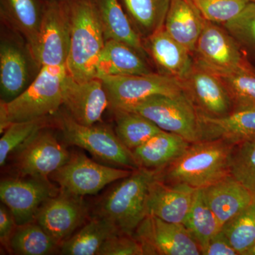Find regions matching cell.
<instances>
[{
  "instance_id": "1",
  "label": "cell",
  "mask_w": 255,
  "mask_h": 255,
  "mask_svg": "<svg viewBox=\"0 0 255 255\" xmlns=\"http://www.w3.org/2000/svg\"><path fill=\"white\" fill-rule=\"evenodd\" d=\"M235 145L224 140L192 142L173 162L155 170V177L167 184L204 189L231 174Z\"/></svg>"
},
{
  "instance_id": "2",
  "label": "cell",
  "mask_w": 255,
  "mask_h": 255,
  "mask_svg": "<svg viewBox=\"0 0 255 255\" xmlns=\"http://www.w3.org/2000/svg\"><path fill=\"white\" fill-rule=\"evenodd\" d=\"M70 45L66 68L78 82L97 76V65L106 39L95 0H74L68 6Z\"/></svg>"
},
{
  "instance_id": "3",
  "label": "cell",
  "mask_w": 255,
  "mask_h": 255,
  "mask_svg": "<svg viewBox=\"0 0 255 255\" xmlns=\"http://www.w3.org/2000/svg\"><path fill=\"white\" fill-rule=\"evenodd\" d=\"M66 66L41 67L35 80L16 98L0 104V132L10 124L44 118L63 105V82Z\"/></svg>"
},
{
  "instance_id": "4",
  "label": "cell",
  "mask_w": 255,
  "mask_h": 255,
  "mask_svg": "<svg viewBox=\"0 0 255 255\" xmlns=\"http://www.w3.org/2000/svg\"><path fill=\"white\" fill-rule=\"evenodd\" d=\"M155 171L140 167L122 179L102 201L99 216L112 221L121 233L133 234L147 216V199Z\"/></svg>"
},
{
  "instance_id": "5",
  "label": "cell",
  "mask_w": 255,
  "mask_h": 255,
  "mask_svg": "<svg viewBox=\"0 0 255 255\" xmlns=\"http://www.w3.org/2000/svg\"><path fill=\"white\" fill-rule=\"evenodd\" d=\"M60 128L65 141L88 151L96 158L121 168H140L131 150L128 149L116 132L107 126H84L68 112L60 115Z\"/></svg>"
},
{
  "instance_id": "6",
  "label": "cell",
  "mask_w": 255,
  "mask_h": 255,
  "mask_svg": "<svg viewBox=\"0 0 255 255\" xmlns=\"http://www.w3.org/2000/svg\"><path fill=\"white\" fill-rule=\"evenodd\" d=\"M123 110L140 114L162 130L180 135L191 143L199 140L197 109L185 92L152 96Z\"/></svg>"
},
{
  "instance_id": "7",
  "label": "cell",
  "mask_w": 255,
  "mask_h": 255,
  "mask_svg": "<svg viewBox=\"0 0 255 255\" xmlns=\"http://www.w3.org/2000/svg\"><path fill=\"white\" fill-rule=\"evenodd\" d=\"M132 171L104 165L82 152H75L49 179L57 183L60 190L82 197L97 194L108 184L128 177Z\"/></svg>"
},
{
  "instance_id": "8",
  "label": "cell",
  "mask_w": 255,
  "mask_h": 255,
  "mask_svg": "<svg viewBox=\"0 0 255 255\" xmlns=\"http://www.w3.org/2000/svg\"><path fill=\"white\" fill-rule=\"evenodd\" d=\"M97 78L103 82L112 110H127L152 96L184 92L182 82L161 73Z\"/></svg>"
},
{
  "instance_id": "9",
  "label": "cell",
  "mask_w": 255,
  "mask_h": 255,
  "mask_svg": "<svg viewBox=\"0 0 255 255\" xmlns=\"http://www.w3.org/2000/svg\"><path fill=\"white\" fill-rule=\"evenodd\" d=\"M132 236L145 255H200L201 248L185 226L147 215Z\"/></svg>"
},
{
  "instance_id": "10",
  "label": "cell",
  "mask_w": 255,
  "mask_h": 255,
  "mask_svg": "<svg viewBox=\"0 0 255 255\" xmlns=\"http://www.w3.org/2000/svg\"><path fill=\"white\" fill-rule=\"evenodd\" d=\"M70 45L68 7L54 1L48 5L42 15L38 40L32 54L41 67L66 66Z\"/></svg>"
},
{
  "instance_id": "11",
  "label": "cell",
  "mask_w": 255,
  "mask_h": 255,
  "mask_svg": "<svg viewBox=\"0 0 255 255\" xmlns=\"http://www.w3.org/2000/svg\"><path fill=\"white\" fill-rule=\"evenodd\" d=\"M70 155L53 132L42 128L18 150L15 166L22 177L49 180Z\"/></svg>"
},
{
  "instance_id": "12",
  "label": "cell",
  "mask_w": 255,
  "mask_h": 255,
  "mask_svg": "<svg viewBox=\"0 0 255 255\" xmlns=\"http://www.w3.org/2000/svg\"><path fill=\"white\" fill-rule=\"evenodd\" d=\"M194 54L196 64L216 74L248 65L236 38L216 23L205 20Z\"/></svg>"
},
{
  "instance_id": "13",
  "label": "cell",
  "mask_w": 255,
  "mask_h": 255,
  "mask_svg": "<svg viewBox=\"0 0 255 255\" xmlns=\"http://www.w3.org/2000/svg\"><path fill=\"white\" fill-rule=\"evenodd\" d=\"M87 215L82 196L60 190L42 204L34 221L60 245L83 224Z\"/></svg>"
},
{
  "instance_id": "14",
  "label": "cell",
  "mask_w": 255,
  "mask_h": 255,
  "mask_svg": "<svg viewBox=\"0 0 255 255\" xmlns=\"http://www.w3.org/2000/svg\"><path fill=\"white\" fill-rule=\"evenodd\" d=\"M58 193L49 180L36 178H8L0 183V199L17 225L34 221L42 204Z\"/></svg>"
},
{
  "instance_id": "15",
  "label": "cell",
  "mask_w": 255,
  "mask_h": 255,
  "mask_svg": "<svg viewBox=\"0 0 255 255\" xmlns=\"http://www.w3.org/2000/svg\"><path fill=\"white\" fill-rule=\"evenodd\" d=\"M63 105L78 123L95 125L109 107L108 96L101 79L78 82L67 74L63 82Z\"/></svg>"
},
{
  "instance_id": "16",
  "label": "cell",
  "mask_w": 255,
  "mask_h": 255,
  "mask_svg": "<svg viewBox=\"0 0 255 255\" xmlns=\"http://www.w3.org/2000/svg\"><path fill=\"white\" fill-rule=\"evenodd\" d=\"M182 85L198 111L211 117L227 115L233 110L227 90L217 75L194 64Z\"/></svg>"
},
{
  "instance_id": "17",
  "label": "cell",
  "mask_w": 255,
  "mask_h": 255,
  "mask_svg": "<svg viewBox=\"0 0 255 255\" xmlns=\"http://www.w3.org/2000/svg\"><path fill=\"white\" fill-rule=\"evenodd\" d=\"M198 141L224 140L236 145L255 140V108L233 110L220 117H211L198 111Z\"/></svg>"
},
{
  "instance_id": "18",
  "label": "cell",
  "mask_w": 255,
  "mask_h": 255,
  "mask_svg": "<svg viewBox=\"0 0 255 255\" xmlns=\"http://www.w3.org/2000/svg\"><path fill=\"white\" fill-rule=\"evenodd\" d=\"M196 191L188 186L167 184L155 177L149 187L147 214L167 222L183 224Z\"/></svg>"
},
{
  "instance_id": "19",
  "label": "cell",
  "mask_w": 255,
  "mask_h": 255,
  "mask_svg": "<svg viewBox=\"0 0 255 255\" xmlns=\"http://www.w3.org/2000/svg\"><path fill=\"white\" fill-rule=\"evenodd\" d=\"M146 47L161 74L182 82L194 68L192 53L169 36L164 27L147 38Z\"/></svg>"
},
{
  "instance_id": "20",
  "label": "cell",
  "mask_w": 255,
  "mask_h": 255,
  "mask_svg": "<svg viewBox=\"0 0 255 255\" xmlns=\"http://www.w3.org/2000/svg\"><path fill=\"white\" fill-rule=\"evenodd\" d=\"M202 191L222 228L249 205L255 196L231 174Z\"/></svg>"
},
{
  "instance_id": "21",
  "label": "cell",
  "mask_w": 255,
  "mask_h": 255,
  "mask_svg": "<svg viewBox=\"0 0 255 255\" xmlns=\"http://www.w3.org/2000/svg\"><path fill=\"white\" fill-rule=\"evenodd\" d=\"M205 20L191 0H171L164 28L193 54Z\"/></svg>"
},
{
  "instance_id": "22",
  "label": "cell",
  "mask_w": 255,
  "mask_h": 255,
  "mask_svg": "<svg viewBox=\"0 0 255 255\" xmlns=\"http://www.w3.org/2000/svg\"><path fill=\"white\" fill-rule=\"evenodd\" d=\"M190 145L180 135L162 130L132 152L139 167L159 170L175 160Z\"/></svg>"
},
{
  "instance_id": "23",
  "label": "cell",
  "mask_w": 255,
  "mask_h": 255,
  "mask_svg": "<svg viewBox=\"0 0 255 255\" xmlns=\"http://www.w3.org/2000/svg\"><path fill=\"white\" fill-rule=\"evenodd\" d=\"M96 70V78L152 73L136 50L126 43L112 39L106 41Z\"/></svg>"
},
{
  "instance_id": "24",
  "label": "cell",
  "mask_w": 255,
  "mask_h": 255,
  "mask_svg": "<svg viewBox=\"0 0 255 255\" xmlns=\"http://www.w3.org/2000/svg\"><path fill=\"white\" fill-rule=\"evenodd\" d=\"M106 41L115 40L131 47L142 57L145 49L138 33L124 12L119 0H95Z\"/></svg>"
},
{
  "instance_id": "25",
  "label": "cell",
  "mask_w": 255,
  "mask_h": 255,
  "mask_svg": "<svg viewBox=\"0 0 255 255\" xmlns=\"http://www.w3.org/2000/svg\"><path fill=\"white\" fill-rule=\"evenodd\" d=\"M28 65L26 58L17 46L2 43L0 48L1 101L9 102L26 89Z\"/></svg>"
},
{
  "instance_id": "26",
  "label": "cell",
  "mask_w": 255,
  "mask_h": 255,
  "mask_svg": "<svg viewBox=\"0 0 255 255\" xmlns=\"http://www.w3.org/2000/svg\"><path fill=\"white\" fill-rule=\"evenodd\" d=\"M118 233L121 232L112 221L97 215L60 245V254L97 255L103 243Z\"/></svg>"
},
{
  "instance_id": "27",
  "label": "cell",
  "mask_w": 255,
  "mask_h": 255,
  "mask_svg": "<svg viewBox=\"0 0 255 255\" xmlns=\"http://www.w3.org/2000/svg\"><path fill=\"white\" fill-rule=\"evenodd\" d=\"M60 245L36 221L17 225L9 243V253L47 255L59 252Z\"/></svg>"
},
{
  "instance_id": "28",
  "label": "cell",
  "mask_w": 255,
  "mask_h": 255,
  "mask_svg": "<svg viewBox=\"0 0 255 255\" xmlns=\"http://www.w3.org/2000/svg\"><path fill=\"white\" fill-rule=\"evenodd\" d=\"M1 14L26 38L32 51L38 40L42 18L36 0H1Z\"/></svg>"
},
{
  "instance_id": "29",
  "label": "cell",
  "mask_w": 255,
  "mask_h": 255,
  "mask_svg": "<svg viewBox=\"0 0 255 255\" xmlns=\"http://www.w3.org/2000/svg\"><path fill=\"white\" fill-rule=\"evenodd\" d=\"M112 111L115 117L116 133L130 150H135L162 130L140 114L123 110Z\"/></svg>"
},
{
  "instance_id": "30",
  "label": "cell",
  "mask_w": 255,
  "mask_h": 255,
  "mask_svg": "<svg viewBox=\"0 0 255 255\" xmlns=\"http://www.w3.org/2000/svg\"><path fill=\"white\" fill-rule=\"evenodd\" d=\"M128 14L142 36L164 27L171 0H122Z\"/></svg>"
},
{
  "instance_id": "31",
  "label": "cell",
  "mask_w": 255,
  "mask_h": 255,
  "mask_svg": "<svg viewBox=\"0 0 255 255\" xmlns=\"http://www.w3.org/2000/svg\"><path fill=\"white\" fill-rule=\"evenodd\" d=\"M183 225L197 242L201 252L210 240L222 230L217 218L206 203L202 189H196L192 205Z\"/></svg>"
},
{
  "instance_id": "32",
  "label": "cell",
  "mask_w": 255,
  "mask_h": 255,
  "mask_svg": "<svg viewBox=\"0 0 255 255\" xmlns=\"http://www.w3.org/2000/svg\"><path fill=\"white\" fill-rule=\"evenodd\" d=\"M216 75L227 90L233 110L255 108V72L248 64L233 71Z\"/></svg>"
},
{
  "instance_id": "33",
  "label": "cell",
  "mask_w": 255,
  "mask_h": 255,
  "mask_svg": "<svg viewBox=\"0 0 255 255\" xmlns=\"http://www.w3.org/2000/svg\"><path fill=\"white\" fill-rule=\"evenodd\" d=\"M221 231L238 255H246L255 239V196L251 204L225 225Z\"/></svg>"
},
{
  "instance_id": "34",
  "label": "cell",
  "mask_w": 255,
  "mask_h": 255,
  "mask_svg": "<svg viewBox=\"0 0 255 255\" xmlns=\"http://www.w3.org/2000/svg\"><path fill=\"white\" fill-rule=\"evenodd\" d=\"M43 118L15 122L10 124L0 139V165L3 167L6 159L14 151L18 150L44 127Z\"/></svg>"
},
{
  "instance_id": "35",
  "label": "cell",
  "mask_w": 255,
  "mask_h": 255,
  "mask_svg": "<svg viewBox=\"0 0 255 255\" xmlns=\"http://www.w3.org/2000/svg\"><path fill=\"white\" fill-rule=\"evenodd\" d=\"M231 175L255 195V140L235 145L231 157Z\"/></svg>"
},
{
  "instance_id": "36",
  "label": "cell",
  "mask_w": 255,
  "mask_h": 255,
  "mask_svg": "<svg viewBox=\"0 0 255 255\" xmlns=\"http://www.w3.org/2000/svg\"><path fill=\"white\" fill-rule=\"evenodd\" d=\"M207 21L228 22L255 0H191Z\"/></svg>"
},
{
  "instance_id": "37",
  "label": "cell",
  "mask_w": 255,
  "mask_h": 255,
  "mask_svg": "<svg viewBox=\"0 0 255 255\" xmlns=\"http://www.w3.org/2000/svg\"><path fill=\"white\" fill-rule=\"evenodd\" d=\"M236 39L255 46V1H251L236 17L224 23Z\"/></svg>"
},
{
  "instance_id": "38",
  "label": "cell",
  "mask_w": 255,
  "mask_h": 255,
  "mask_svg": "<svg viewBox=\"0 0 255 255\" xmlns=\"http://www.w3.org/2000/svg\"><path fill=\"white\" fill-rule=\"evenodd\" d=\"M97 255H145V253L132 235L118 233L103 243Z\"/></svg>"
},
{
  "instance_id": "39",
  "label": "cell",
  "mask_w": 255,
  "mask_h": 255,
  "mask_svg": "<svg viewBox=\"0 0 255 255\" xmlns=\"http://www.w3.org/2000/svg\"><path fill=\"white\" fill-rule=\"evenodd\" d=\"M17 223L14 216L4 204L0 206V241L1 246L9 253V243Z\"/></svg>"
},
{
  "instance_id": "40",
  "label": "cell",
  "mask_w": 255,
  "mask_h": 255,
  "mask_svg": "<svg viewBox=\"0 0 255 255\" xmlns=\"http://www.w3.org/2000/svg\"><path fill=\"white\" fill-rule=\"evenodd\" d=\"M202 255H238V252L231 244L226 235L220 231L210 240L201 252Z\"/></svg>"
},
{
  "instance_id": "41",
  "label": "cell",
  "mask_w": 255,
  "mask_h": 255,
  "mask_svg": "<svg viewBox=\"0 0 255 255\" xmlns=\"http://www.w3.org/2000/svg\"><path fill=\"white\" fill-rule=\"evenodd\" d=\"M246 255H255V239L254 243L252 245L251 248H250L249 251L247 252Z\"/></svg>"
},
{
  "instance_id": "42",
  "label": "cell",
  "mask_w": 255,
  "mask_h": 255,
  "mask_svg": "<svg viewBox=\"0 0 255 255\" xmlns=\"http://www.w3.org/2000/svg\"><path fill=\"white\" fill-rule=\"evenodd\" d=\"M54 1H63V0H54Z\"/></svg>"
},
{
  "instance_id": "43",
  "label": "cell",
  "mask_w": 255,
  "mask_h": 255,
  "mask_svg": "<svg viewBox=\"0 0 255 255\" xmlns=\"http://www.w3.org/2000/svg\"></svg>"
}]
</instances>
